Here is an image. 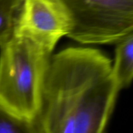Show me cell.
<instances>
[{
  "label": "cell",
  "mask_w": 133,
  "mask_h": 133,
  "mask_svg": "<svg viewBox=\"0 0 133 133\" xmlns=\"http://www.w3.org/2000/svg\"><path fill=\"white\" fill-rule=\"evenodd\" d=\"M112 74L120 90L130 86L133 77V34L117 43Z\"/></svg>",
  "instance_id": "cell-5"
},
{
  "label": "cell",
  "mask_w": 133,
  "mask_h": 133,
  "mask_svg": "<svg viewBox=\"0 0 133 133\" xmlns=\"http://www.w3.org/2000/svg\"><path fill=\"white\" fill-rule=\"evenodd\" d=\"M72 27L65 0H25L17 18L14 34L25 36L49 53Z\"/></svg>",
  "instance_id": "cell-4"
},
{
  "label": "cell",
  "mask_w": 133,
  "mask_h": 133,
  "mask_svg": "<svg viewBox=\"0 0 133 133\" xmlns=\"http://www.w3.org/2000/svg\"><path fill=\"white\" fill-rule=\"evenodd\" d=\"M0 133H41L36 122L20 118L0 106Z\"/></svg>",
  "instance_id": "cell-7"
},
{
  "label": "cell",
  "mask_w": 133,
  "mask_h": 133,
  "mask_svg": "<svg viewBox=\"0 0 133 133\" xmlns=\"http://www.w3.org/2000/svg\"><path fill=\"white\" fill-rule=\"evenodd\" d=\"M51 56L39 44L19 34L0 48V106L36 122Z\"/></svg>",
  "instance_id": "cell-2"
},
{
  "label": "cell",
  "mask_w": 133,
  "mask_h": 133,
  "mask_svg": "<svg viewBox=\"0 0 133 133\" xmlns=\"http://www.w3.org/2000/svg\"><path fill=\"white\" fill-rule=\"evenodd\" d=\"M23 0H0V48L13 37Z\"/></svg>",
  "instance_id": "cell-6"
},
{
  "label": "cell",
  "mask_w": 133,
  "mask_h": 133,
  "mask_svg": "<svg viewBox=\"0 0 133 133\" xmlns=\"http://www.w3.org/2000/svg\"><path fill=\"white\" fill-rule=\"evenodd\" d=\"M119 91L106 55L65 48L51 58L37 127L41 133H106Z\"/></svg>",
  "instance_id": "cell-1"
},
{
  "label": "cell",
  "mask_w": 133,
  "mask_h": 133,
  "mask_svg": "<svg viewBox=\"0 0 133 133\" xmlns=\"http://www.w3.org/2000/svg\"><path fill=\"white\" fill-rule=\"evenodd\" d=\"M72 16L68 37L82 44L118 43L133 34L132 0H65Z\"/></svg>",
  "instance_id": "cell-3"
}]
</instances>
